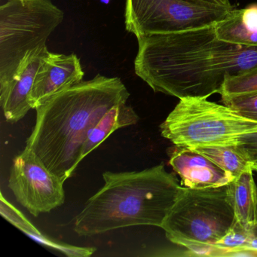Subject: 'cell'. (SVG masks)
Segmentation results:
<instances>
[{"label": "cell", "mask_w": 257, "mask_h": 257, "mask_svg": "<svg viewBox=\"0 0 257 257\" xmlns=\"http://www.w3.org/2000/svg\"><path fill=\"white\" fill-rule=\"evenodd\" d=\"M213 25L138 39L137 76L155 92L208 98L220 94L227 76L257 68V48L222 41Z\"/></svg>", "instance_id": "1"}, {"label": "cell", "mask_w": 257, "mask_h": 257, "mask_svg": "<svg viewBox=\"0 0 257 257\" xmlns=\"http://www.w3.org/2000/svg\"><path fill=\"white\" fill-rule=\"evenodd\" d=\"M129 97L118 77L97 74L74 84L36 108L35 125L25 148L65 183L82 162V149L94 126Z\"/></svg>", "instance_id": "2"}, {"label": "cell", "mask_w": 257, "mask_h": 257, "mask_svg": "<svg viewBox=\"0 0 257 257\" xmlns=\"http://www.w3.org/2000/svg\"><path fill=\"white\" fill-rule=\"evenodd\" d=\"M103 178L104 185L75 218L78 235L138 225L162 228L183 188L163 164L140 171H106Z\"/></svg>", "instance_id": "3"}, {"label": "cell", "mask_w": 257, "mask_h": 257, "mask_svg": "<svg viewBox=\"0 0 257 257\" xmlns=\"http://www.w3.org/2000/svg\"><path fill=\"white\" fill-rule=\"evenodd\" d=\"M160 132L178 147L234 145L240 137L257 132V120L207 97H188L180 99Z\"/></svg>", "instance_id": "4"}, {"label": "cell", "mask_w": 257, "mask_h": 257, "mask_svg": "<svg viewBox=\"0 0 257 257\" xmlns=\"http://www.w3.org/2000/svg\"><path fill=\"white\" fill-rule=\"evenodd\" d=\"M235 221L229 186L183 187L162 225L167 238L188 249L213 246Z\"/></svg>", "instance_id": "5"}, {"label": "cell", "mask_w": 257, "mask_h": 257, "mask_svg": "<svg viewBox=\"0 0 257 257\" xmlns=\"http://www.w3.org/2000/svg\"><path fill=\"white\" fill-rule=\"evenodd\" d=\"M64 13L52 0H7L0 7V88L34 51L45 47Z\"/></svg>", "instance_id": "6"}, {"label": "cell", "mask_w": 257, "mask_h": 257, "mask_svg": "<svg viewBox=\"0 0 257 257\" xmlns=\"http://www.w3.org/2000/svg\"><path fill=\"white\" fill-rule=\"evenodd\" d=\"M232 10L192 0H125L124 25L139 39L213 25Z\"/></svg>", "instance_id": "7"}, {"label": "cell", "mask_w": 257, "mask_h": 257, "mask_svg": "<svg viewBox=\"0 0 257 257\" xmlns=\"http://www.w3.org/2000/svg\"><path fill=\"white\" fill-rule=\"evenodd\" d=\"M64 183L28 149L13 160L9 188L18 202L34 216L49 213L64 204Z\"/></svg>", "instance_id": "8"}, {"label": "cell", "mask_w": 257, "mask_h": 257, "mask_svg": "<svg viewBox=\"0 0 257 257\" xmlns=\"http://www.w3.org/2000/svg\"><path fill=\"white\" fill-rule=\"evenodd\" d=\"M84 73L80 59L75 54L64 55L49 50L42 58L31 91L32 109L62 90L82 82Z\"/></svg>", "instance_id": "9"}, {"label": "cell", "mask_w": 257, "mask_h": 257, "mask_svg": "<svg viewBox=\"0 0 257 257\" xmlns=\"http://www.w3.org/2000/svg\"><path fill=\"white\" fill-rule=\"evenodd\" d=\"M169 164L191 189L219 187L231 183L234 177L207 156L192 147L174 145L169 152Z\"/></svg>", "instance_id": "10"}, {"label": "cell", "mask_w": 257, "mask_h": 257, "mask_svg": "<svg viewBox=\"0 0 257 257\" xmlns=\"http://www.w3.org/2000/svg\"><path fill=\"white\" fill-rule=\"evenodd\" d=\"M47 46L34 51L24 61L13 80L0 88V103L6 120L16 123L32 109L30 97L37 70Z\"/></svg>", "instance_id": "11"}, {"label": "cell", "mask_w": 257, "mask_h": 257, "mask_svg": "<svg viewBox=\"0 0 257 257\" xmlns=\"http://www.w3.org/2000/svg\"><path fill=\"white\" fill-rule=\"evenodd\" d=\"M213 26L216 37L222 41L257 48V4L231 10Z\"/></svg>", "instance_id": "12"}, {"label": "cell", "mask_w": 257, "mask_h": 257, "mask_svg": "<svg viewBox=\"0 0 257 257\" xmlns=\"http://www.w3.org/2000/svg\"><path fill=\"white\" fill-rule=\"evenodd\" d=\"M252 171L247 170L228 183L236 221L249 229L257 224V185Z\"/></svg>", "instance_id": "13"}, {"label": "cell", "mask_w": 257, "mask_h": 257, "mask_svg": "<svg viewBox=\"0 0 257 257\" xmlns=\"http://www.w3.org/2000/svg\"><path fill=\"white\" fill-rule=\"evenodd\" d=\"M139 120V115L127 103H120L111 108L99 120L90 133L82 149V161L97 149L111 134L121 127L136 124Z\"/></svg>", "instance_id": "14"}, {"label": "cell", "mask_w": 257, "mask_h": 257, "mask_svg": "<svg viewBox=\"0 0 257 257\" xmlns=\"http://www.w3.org/2000/svg\"><path fill=\"white\" fill-rule=\"evenodd\" d=\"M193 149L207 156L224 171L229 173L234 178L244 171L252 169V159L246 150H243L238 144L207 146Z\"/></svg>", "instance_id": "15"}, {"label": "cell", "mask_w": 257, "mask_h": 257, "mask_svg": "<svg viewBox=\"0 0 257 257\" xmlns=\"http://www.w3.org/2000/svg\"><path fill=\"white\" fill-rule=\"evenodd\" d=\"M257 94V68L237 76H228L221 90L222 98Z\"/></svg>", "instance_id": "16"}, {"label": "cell", "mask_w": 257, "mask_h": 257, "mask_svg": "<svg viewBox=\"0 0 257 257\" xmlns=\"http://www.w3.org/2000/svg\"><path fill=\"white\" fill-rule=\"evenodd\" d=\"M253 237V229L245 228L235 219L228 232L213 246L218 248L217 256H221L224 251L247 248Z\"/></svg>", "instance_id": "17"}, {"label": "cell", "mask_w": 257, "mask_h": 257, "mask_svg": "<svg viewBox=\"0 0 257 257\" xmlns=\"http://www.w3.org/2000/svg\"><path fill=\"white\" fill-rule=\"evenodd\" d=\"M33 240L41 243L43 246L52 248L58 252H62L67 256L86 257L92 255L96 251V248L91 246H78L68 244L62 241H58L51 238L49 236L43 234L41 231L29 236Z\"/></svg>", "instance_id": "18"}, {"label": "cell", "mask_w": 257, "mask_h": 257, "mask_svg": "<svg viewBox=\"0 0 257 257\" xmlns=\"http://www.w3.org/2000/svg\"><path fill=\"white\" fill-rule=\"evenodd\" d=\"M222 102L242 115L257 120V94L225 97Z\"/></svg>", "instance_id": "19"}, {"label": "cell", "mask_w": 257, "mask_h": 257, "mask_svg": "<svg viewBox=\"0 0 257 257\" xmlns=\"http://www.w3.org/2000/svg\"><path fill=\"white\" fill-rule=\"evenodd\" d=\"M238 145L246 150L252 161L257 159V132L240 137Z\"/></svg>", "instance_id": "20"}, {"label": "cell", "mask_w": 257, "mask_h": 257, "mask_svg": "<svg viewBox=\"0 0 257 257\" xmlns=\"http://www.w3.org/2000/svg\"><path fill=\"white\" fill-rule=\"evenodd\" d=\"M193 2L206 6L225 7L228 9H234L230 0H192Z\"/></svg>", "instance_id": "21"}, {"label": "cell", "mask_w": 257, "mask_h": 257, "mask_svg": "<svg viewBox=\"0 0 257 257\" xmlns=\"http://www.w3.org/2000/svg\"><path fill=\"white\" fill-rule=\"evenodd\" d=\"M247 248L257 249V232H254V237L248 245Z\"/></svg>", "instance_id": "22"}, {"label": "cell", "mask_w": 257, "mask_h": 257, "mask_svg": "<svg viewBox=\"0 0 257 257\" xmlns=\"http://www.w3.org/2000/svg\"><path fill=\"white\" fill-rule=\"evenodd\" d=\"M252 168L253 171H256L257 172V159L252 161Z\"/></svg>", "instance_id": "23"}, {"label": "cell", "mask_w": 257, "mask_h": 257, "mask_svg": "<svg viewBox=\"0 0 257 257\" xmlns=\"http://www.w3.org/2000/svg\"><path fill=\"white\" fill-rule=\"evenodd\" d=\"M109 1H110V0H101L102 3H103V4H109Z\"/></svg>", "instance_id": "24"}, {"label": "cell", "mask_w": 257, "mask_h": 257, "mask_svg": "<svg viewBox=\"0 0 257 257\" xmlns=\"http://www.w3.org/2000/svg\"><path fill=\"white\" fill-rule=\"evenodd\" d=\"M253 231H254V232H257V224H256V225H255V226L254 227Z\"/></svg>", "instance_id": "25"}]
</instances>
